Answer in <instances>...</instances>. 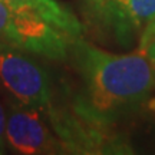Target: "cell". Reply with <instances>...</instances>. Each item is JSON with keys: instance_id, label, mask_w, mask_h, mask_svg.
I'll use <instances>...</instances> for the list:
<instances>
[{"instance_id": "obj_5", "label": "cell", "mask_w": 155, "mask_h": 155, "mask_svg": "<svg viewBox=\"0 0 155 155\" xmlns=\"http://www.w3.org/2000/svg\"><path fill=\"white\" fill-rule=\"evenodd\" d=\"M12 7L28 9L38 13L46 22L53 25L61 32L75 40L82 33V26L76 16L56 0H6Z\"/></svg>"}, {"instance_id": "obj_4", "label": "cell", "mask_w": 155, "mask_h": 155, "mask_svg": "<svg viewBox=\"0 0 155 155\" xmlns=\"http://www.w3.org/2000/svg\"><path fill=\"white\" fill-rule=\"evenodd\" d=\"M6 142L19 154H52L59 144L46 127L40 109L32 106L12 108L6 119Z\"/></svg>"}, {"instance_id": "obj_2", "label": "cell", "mask_w": 155, "mask_h": 155, "mask_svg": "<svg viewBox=\"0 0 155 155\" xmlns=\"http://www.w3.org/2000/svg\"><path fill=\"white\" fill-rule=\"evenodd\" d=\"M71 43L72 39L38 13L0 0V45L62 61L69 53Z\"/></svg>"}, {"instance_id": "obj_3", "label": "cell", "mask_w": 155, "mask_h": 155, "mask_svg": "<svg viewBox=\"0 0 155 155\" xmlns=\"http://www.w3.org/2000/svg\"><path fill=\"white\" fill-rule=\"evenodd\" d=\"M0 82L20 105L40 111L50 106L49 78L43 68L6 45H0Z\"/></svg>"}, {"instance_id": "obj_6", "label": "cell", "mask_w": 155, "mask_h": 155, "mask_svg": "<svg viewBox=\"0 0 155 155\" xmlns=\"http://www.w3.org/2000/svg\"><path fill=\"white\" fill-rule=\"evenodd\" d=\"M109 15L118 17L121 23L145 28L155 20V0H112Z\"/></svg>"}, {"instance_id": "obj_9", "label": "cell", "mask_w": 155, "mask_h": 155, "mask_svg": "<svg viewBox=\"0 0 155 155\" xmlns=\"http://www.w3.org/2000/svg\"><path fill=\"white\" fill-rule=\"evenodd\" d=\"M6 112L3 109V106L0 105V152L5 148V142H6Z\"/></svg>"}, {"instance_id": "obj_8", "label": "cell", "mask_w": 155, "mask_h": 155, "mask_svg": "<svg viewBox=\"0 0 155 155\" xmlns=\"http://www.w3.org/2000/svg\"><path fill=\"white\" fill-rule=\"evenodd\" d=\"M92 9H95L96 12H105L108 15V12L111 9V5H112V0H85Z\"/></svg>"}, {"instance_id": "obj_7", "label": "cell", "mask_w": 155, "mask_h": 155, "mask_svg": "<svg viewBox=\"0 0 155 155\" xmlns=\"http://www.w3.org/2000/svg\"><path fill=\"white\" fill-rule=\"evenodd\" d=\"M138 50L142 52L155 66V20L144 28V35L141 39V48Z\"/></svg>"}, {"instance_id": "obj_1", "label": "cell", "mask_w": 155, "mask_h": 155, "mask_svg": "<svg viewBox=\"0 0 155 155\" xmlns=\"http://www.w3.org/2000/svg\"><path fill=\"white\" fill-rule=\"evenodd\" d=\"M72 46L89 101L99 112L132 108L152 92L155 66L142 52L111 53L79 38Z\"/></svg>"}]
</instances>
